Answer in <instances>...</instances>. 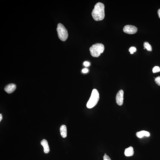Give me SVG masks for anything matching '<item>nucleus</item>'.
<instances>
[{
	"instance_id": "9b49d317",
	"label": "nucleus",
	"mask_w": 160,
	"mask_h": 160,
	"mask_svg": "<svg viewBox=\"0 0 160 160\" xmlns=\"http://www.w3.org/2000/svg\"><path fill=\"white\" fill-rule=\"evenodd\" d=\"M136 136L138 137L141 138L143 136H146L148 137L150 135V133L146 131H141L137 132L136 134Z\"/></svg>"
},
{
	"instance_id": "6e6552de",
	"label": "nucleus",
	"mask_w": 160,
	"mask_h": 160,
	"mask_svg": "<svg viewBox=\"0 0 160 160\" xmlns=\"http://www.w3.org/2000/svg\"><path fill=\"white\" fill-rule=\"evenodd\" d=\"M41 144L44 148L45 153H48L50 152V148L47 141L45 139H43L41 142Z\"/></svg>"
},
{
	"instance_id": "dca6fc26",
	"label": "nucleus",
	"mask_w": 160,
	"mask_h": 160,
	"mask_svg": "<svg viewBox=\"0 0 160 160\" xmlns=\"http://www.w3.org/2000/svg\"><path fill=\"white\" fill-rule=\"evenodd\" d=\"M103 160H111L110 157L107 155H104L103 157Z\"/></svg>"
},
{
	"instance_id": "4468645a",
	"label": "nucleus",
	"mask_w": 160,
	"mask_h": 160,
	"mask_svg": "<svg viewBox=\"0 0 160 160\" xmlns=\"http://www.w3.org/2000/svg\"><path fill=\"white\" fill-rule=\"evenodd\" d=\"M152 71L154 73H155L160 72V67L158 66H155L153 68Z\"/></svg>"
},
{
	"instance_id": "2eb2a0df",
	"label": "nucleus",
	"mask_w": 160,
	"mask_h": 160,
	"mask_svg": "<svg viewBox=\"0 0 160 160\" xmlns=\"http://www.w3.org/2000/svg\"><path fill=\"white\" fill-rule=\"evenodd\" d=\"M154 81L156 84H158V85L160 86V76L157 77L155 78Z\"/></svg>"
},
{
	"instance_id": "f257e3e1",
	"label": "nucleus",
	"mask_w": 160,
	"mask_h": 160,
	"mask_svg": "<svg viewBox=\"0 0 160 160\" xmlns=\"http://www.w3.org/2000/svg\"><path fill=\"white\" fill-rule=\"evenodd\" d=\"M104 5L103 3L98 2L96 4L91 13L92 16L95 20L100 21L104 19Z\"/></svg>"
},
{
	"instance_id": "423d86ee",
	"label": "nucleus",
	"mask_w": 160,
	"mask_h": 160,
	"mask_svg": "<svg viewBox=\"0 0 160 160\" xmlns=\"http://www.w3.org/2000/svg\"><path fill=\"white\" fill-rule=\"evenodd\" d=\"M124 92L122 90H120L118 92L116 96V103L119 106H122L123 103Z\"/></svg>"
},
{
	"instance_id": "f3484780",
	"label": "nucleus",
	"mask_w": 160,
	"mask_h": 160,
	"mask_svg": "<svg viewBox=\"0 0 160 160\" xmlns=\"http://www.w3.org/2000/svg\"><path fill=\"white\" fill-rule=\"evenodd\" d=\"M84 65L86 67H87L89 66L90 64L88 61H85L84 63Z\"/></svg>"
},
{
	"instance_id": "39448f33",
	"label": "nucleus",
	"mask_w": 160,
	"mask_h": 160,
	"mask_svg": "<svg viewBox=\"0 0 160 160\" xmlns=\"http://www.w3.org/2000/svg\"><path fill=\"white\" fill-rule=\"evenodd\" d=\"M136 27L131 25H127L124 27L123 31L124 32L128 34H134L137 31Z\"/></svg>"
},
{
	"instance_id": "20e7f679",
	"label": "nucleus",
	"mask_w": 160,
	"mask_h": 160,
	"mask_svg": "<svg viewBox=\"0 0 160 160\" xmlns=\"http://www.w3.org/2000/svg\"><path fill=\"white\" fill-rule=\"evenodd\" d=\"M57 30L58 38L63 41H65L68 37V32L64 26L62 24H58Z\"/></svg>"
},
{
	"instance_id": "a211bd4d",
	"label": "nucleus",
	"mask_w": 160,
	"mask_h": 160,
	"mask_svg": "<svg viewBox=\"0 0 160 160\" xmlns=\"http://www.w3.org/2000/svg\"><path fill=\"white\" fill-rule=\"evenodd\" d=\"M88 70L87 69L85 68L83 69L82 70V71L83 73H87L88 72Z\"/></svg>"
},
{
	"instance_id": "412c9836",
	"label": "nucleus",
	"mask_w": 160,
	"mask_h": 160,
	"mask_svg": "<svg viewBox=\"0 0 160 160\" xmlns=\"http://www.w3.org/2000/svg\"><path fill=\"white\" fill-rule=\"evenodd\" d=\"M107 155V154H106V153H105V154L104 155Z\"/></svg>"
},
{
	"instance_id": "1a4fd4ad",
	"label": "nucleus",
	"mask_w": 160,
	"mask_h": 160,
	"mask_svg": "<svg viewBox=\"0 0 160 160\" xmlns=\"http://www.w3.org/2000/svg\"><path fill=\"white\" fill-rule=\"evenodd\" d=\"M60 132L61 135L63 138H65L67 136V128L66 125H62L60 128Z\"/></svg>"
},
{
	"instance_id": "6ab92c4d",
	"label": "nucleus",
	"mask_w": 160,
	"mask_h": 160,
	"mask_svg": "<svg viewBox=\"0 0 160 160\" xmlns=\"http://www.w3.org/2000/svg\"><path fill=\"white\" fill-rule=\"evenodd\" d=\"M158 15L160 19V9L158 10Z\"/></svg>"
},
{
	"instance_id": "aec40b11",
	"label": "nucleus",
	"mask_w": 160,
	"mask_h": 160,
	"mask_svg": "<svg viewBox=\"0 0 160 160\" xmlns=\"http://www.w3.org/2000/svg\"><path fill=\"white\" fill-rule=\"evenodd\" d=\"M2 119V116L1 114H0V122L1 121V120Z\"/></svg>"
},
{
	"instance_id": "f8f14e48",
	"label": "nucleus",
	"mask_w": 160,
	"mask_h": 160,
	"mask_svg": "<svg viewBox=\"0 0 160 160\" xmlns=\"http://www.w3.org/2000/svg\"><path fill=\"white\" fill-rule=\"evenodd\" d=\"M144 46L145 48H146L148 51H152V46L147 42H145L144 43Z\"/></svg>"
},
{
	"instance_id": "0eeeda50",
	"label": "nucleus",
	"mask_w": 160,
	"mask_h": 160,
	"mask_svg": "<svg viewBox=\"0 0 160 160\" xmlns=\"http://www.w3.org/2000/svg\"><path fill=\"white\" fill-rule=\"evenodd\" d=\"M16 87V85L15 84H7L5 86L4 90L7 93L10 94L14 91Z\"/></svg>"
},
{
	"instance_id": "7ed1b4c3",
	"label": "nucleus",
	"mask_w": 160,
	"mask_h": 160,
	"mask_svg": "<svg viewBox=\"0 0 160 160\" xmlns=\"http://www.w3.org/2000/svg\"><path fill=\"white\" fill-rule=\"evenodd\" d=\"M89 50L90 54L93 57H98L104 51V47L102 43H96L92 45Z\"/></svg>"
},
{
	"instance_id": "ddd939ff",
	"label": "nucleus",
	"mask_w": 160,
	"mask_h": 160,
	"mask_svg": "<svg viewBox=\"0 0 160 160\" xmlns=\"http://www.w3.org/2000/svg\"><path fill=\"white\" fill-rule=\"evenodd\" d=\"M129 51L131 54H133L134 52L136 51V49L135 47H132L129 49Z\"/></svg>"
},
{
	"instance_id": "f03ea898",
	"label": "nucleus",
	"mask_w": 160,
	"mask_h": 160,
	"mask_svg": "<svg viewBox=\"0 0 160 160\" xmlns=\"http://www.w3.org/2000/svg\"><path fill=\"white\" fill-rule=\"evenodd\" d=\"M99 99V94L98 90L94 89L92 90L91 95L87 103V107L91 109L96 106Z\"/></svg>"
},
{
	"instance_id": "9d476101",
	"label": "nucleus",
	"mask_w": 160,
	"mask_h": 160,
	"mask_svg": "<svg viewBox=\"0 0 160 160\" xmlns=\"http://www.w3.org/2000/svg\"><path fill=\"white\" fill-rule=\"evenodd\" d=\"M134 148L132 147H130L125 150V154L127 157L132 156L134 154Z\"/></svg>"
}]
</instances>
